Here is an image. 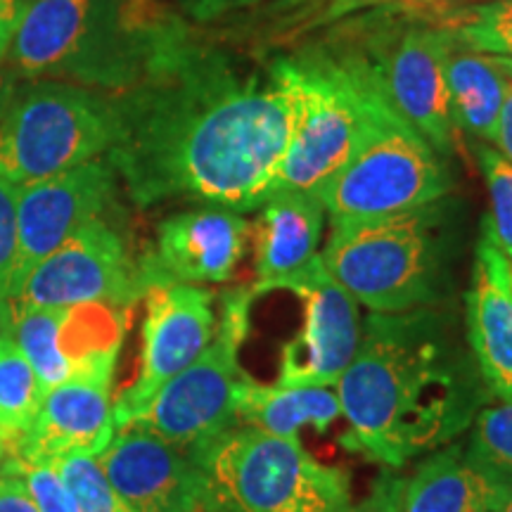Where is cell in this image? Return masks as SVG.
I'll list each match as a JSON object with an SVG mask.
<instances>
[{
	"label": "cell",
	"mask_w": 512,
	"mask_h": 512,
	"mask_svg": "<svg viewBox=\"0 0 512 512\" xmlns=\"http://www.w3.org/2000/svg\"><path fill=\"white\" fill-rule=\"evenodd\" d=\"M114 105L105 157L138 207L195 200L245 214L273 195L299 91L285 55H238L192 27Z\"/></svg>",
	"instance_id": "6da1fadb"
},
{
	"label": "cell",
	"mask_w": 512,
	"mask_h": 512,
	"mask_svg": "<svg viewBox=\"0 0 512 512\" xmlns=\"http://www.w3.org/2000/svg\"><path fill=\"white\" fill-rule=\"evenodd\" d=\"M335 392L347 446L401 467L470 430L489 389L451 318L430 306L370 313Z\"/></svg>",
	"instance_id": "7a4b0ae2"
},
{
	"label": "cell",
	"mask_w": 512,
	"mask_h": 512,
	"mask_svg": "<svg viewBox=\"0 0 512 512\" xmlns=\"http://www.w3.org/2000/svg\"><path fill=\"white\" fill-rule=\"evenodd\" d=\"M190 31L162 0H29L5 64L22 81L121 95Z\"/></svg>",
	"instance_id": "3957f363"
},
{
	"label": "cell",
	"mask_w": 512,
	"mask_h": 512,
	"mask_svg": "<svg viewBox=\"0 0 512 512\" xmlns=\"http://www.w3.org/2000/svg\"><path fill=\"white\" fill-rule=\"evenodd\" d=\"M320 261L370 313L437 306L446 294L444 200L406 214L332 223Z\"/></svg>",
	"instance_id": "277c9868"
},
{
	"label": "cell",
	"mask_w": 512,
	"mask_h": 512,
	"mask_svg": "<svg viewBox=\"0 0 512 512\" xmlns=\"http://www.w3.org/2000/svg\"><path fill=\"white\" fill-rule=\"evenodd\" d=\"M188 453L202 472V512H354L349 477L297 437L233 425Z\"/></svg>",
	"instance_id": "5b68a950"
},
{
	"label": "cell",
	"mask_w": 512,
	"mask_h": 512,
	"mask_svg": "<svg viewBox=\"0 0 512 512\" xmlns=\"http://www.w3.org/2000/svg\"><path fill=\"white\" fill-rule=\"evenodd\" d=\"M117 138L114 95L74 83L22 81L0 119V176L29 185L105 157Z\"/></svg>",
	"instance_id": "8992f818"
},
{
	"label": "cell",
	"mask_w": 512,
	"mask_h": 512,
	"mask_svg": "<svg viewBox=\"0 0 512 512\" xmlns=\"http://www.w3.org/2000/svg\"><path fill=\"white\" fill-rule=\"evenodd\" d=\"M453 178L444 157L389 110H377L342 169L316 197L332 223L406 214L446 200Z\"/></svg>",
	"instance_id": "52a82bcc"
},
{
	"label": "cell",
	"mask_w": 512,
	"mask_h": 512,
	"mask_svg": "<svg viewBox=\"0 0 512 512\" xmlns=\"http://www.w3.org/2000/svg\"><path fill=\"white\" fill-rule=\"evenodd\" d=\"M254 292H226L216 332L200 358L166 382L131 425L152 432L183 451L214 439L235 425V389L242 380L240 351L252 325Z\"/></svg>",
	"instance_id": "ba28073f"
},
{
	"label": "cell",
	"mask_w": 512,
	"mask_h": 512,
	"mask_svg": "<svg viewBox=\"0 0 512 512\" xmlns=\"http://www.w3.org/2000/svg\"><path fill=\"white\" fill-rule=\"evenodd\" d=\"M297 76L299 110L290 150L275 178V192H311L342 169L354 155L363 133L382 102L358 93L320 64L299 60L287 53ZM271 195V197H273Z\"/></svg>",
	"instance_id": "9c48e42d"
},
{
	"label": "cell",
	"mask_w": 512,
	"mask_h": 512,
	"mask_svg": "<svg viewBox=\"0 0 512 512\" xmlns=\"http://www.w3.org/2000/svg\"><path fill=\"white\" fill-rule=\"evenodd\" d=\"M150 290L145 261L136 264L110 223L95 219L64 240L31 271L8 304V318L27 309L107 304L126 309Z\"/></svg>",
	"instance_id": "30bf717a"
},
{
	"label": "cell",
	"mask_w": 512,
	"mask_h": 512,
	"mask_svg": "<svg viewBox=\"0 0 512 512\" xmlns=\"http://www.w3.org/2000/svg\"><path fill=\"white\" fill-rule=\"evenodd\" d=\"M275 290L302 299V330L280 351L278 387H335L361 342L358 302L328 273L320 254Z\"/></svg>",
	"instance_id": "8fae6325"
},
{
	"label": "cell",
	"mask_w": 512,
	"mask_h": 512,
	"mask_svg": "<svg viewBox=\"0 0 512 512\" xmlns=\"http://www.w3.org/2000/svg\"><path fill=\"white\" fill-rule=\"evenodd\" d=\"M216 332L214 292L190 283H157L145 292L138 375L114 401L117 430L131 425L166 382L209 347Z\"/></svg>",
	"instance_id": "7c38bea8"
},
{
	"label": "cell",
	"mask_w": 512,
	"mask_h": 512,
	"mask_svg": "<svg viewBox=\"0 0 512 512\" xmlns=\"http://www.w3.org/2000/svg\"><path fill=\"white\" fill-rule=\"evenodd\" d=\"M126 313L107 304L27 309L8 318V332L34 366L43 392L83 375H114Z\"/></svg>",
	"instance_id": "4fadbf2b"
},
{
	"label": "cell",
	"mask_w": 512,
	"mask_h": 512,
	"mask_svg": "<svg viewBox=\"0 0 512 512\" xmlns=\"http://www.w3.org/2000/svg\"><path fill=\"white\" fill-rule=\"evenodd\" d=\"M119 176L107 157L17 188V256L10 299L24 278L86 223L102 219ZM10 304V302H8Z\"/></svg>",
	"instance_id": "5bb4252c"
},
{
	"label": "cell",
	"mask_w": 512,
	"mask_h": 512,
	"mask_svg": "<svg viewBox=\"0 0 512 512\" xmlns=\"http://www.w3.org/2000/svg\"><path fill=\"white\" fill-rule=\"evenodd\" d=\"M98 463L133 512H202V472L188 451L140 427H121Z\"/></svg>",
	"instance_id": "9a60e30c"
},
{
	"label": "cell",
	"mask_w": 512,
	"mask_h": 512,
	"mask_svg": "<svg viewBox=\"0 0 512 512\" xmlns=\"http://www.w3.org/2000/svg\"><path fill=\"white\" fill-rule=\"evenodd\" d=\"M249 223L228 209L181 211L159 223L157 249L145 261L157 283H226L245 256Z\"/></svg>",
	"instance_id": "2e32d148"
},
{
	"label": "cell",
	"mask_w": 512,
	"mask_h": 512,
	"mask_svg": "<svg viewBox=\"0 0 512 512\" xmlns=\"http://www.w3.org/2000/svg\"><path fill=\"white\" fill-rule=\"evenodd\" d=\"M112 377L83 375L48 389L27 437L8 458L53 463L72 456H100L117 434Z\"/></svg>",
	"instance_id": "e0dca14e"
},
{
	"label": "cell",
	"mask_w": 512,
	"mask_h": 512,
	"mask_svg": "<svg viewBox=\"0 0 512 512\" xmlns=\"http://www.w3.org/2000/svg\"><path fill=\"white\" fill-rule=\"evenodd\" d=\"M467 347L489 394L512 399V264L482 221L470 290L465 294Z\"/></svg>",
	"instance_id": "ac0fdd59"
},
{
	"label": "cell",
	"mask_w": 512,
	"mask_h": 512,
	"mask_svg": "<svg viewBox=\"0 0 512 512\" xmlns=\"http://www.w3.org/2000/svg\"><path fill=\"white\" fill-rule=\"evenodd\" d=\"M380 512H501L510 491L491 482L460 444L432 451L403 482L384 486Z\"/></svg>",
	"instance_id": "d6986e66"
},
{
	"label": "cell",
	"mask_w": 512,
	"mask_h": 512,
	"mask_svg": "<svg viewBox=\"0 0 512 512\" xmlns=\"http://www.w3.org/2000/svg\"><path fill=\"white\" fill-rule=\"evenodd\" d=\"M325 216L311 192H275L261 204L254 223V297L273 292L280 280L316 259Z\"/></svg>",
	"instance_id": "ffe728a7"
},
{
	"label": "cell",
	"mask_w": 512,
	"mask_h": 512,
	"mask_svg": "<svg viewBox=\"0 0 512 512\" xmlns=\"http://www.w3.org/2000/svg\"><path fill=\"white\" fill-rule=\"evenodd\" d=\"M382 8H422L418 0H264L240 24L238 41L256 48L264 57L268 50L297 46L311 36L323 34L344 19Z\"/></svg>",
	"instance_id": "44dd1931"
},
{
	"label": "cell",
	"mask_w": 512,
	"mask_h": 512,
	"mask_svg": "<svg viewBox=\"0 0 512 512\" xmlns=\"http://www.w3.org/2000/svg\"><path fill=\"white\" fill-rule=\"evenodd\" d=\"M337 418L342 406L335 387H278L242 375L235 389V425L275 437H297L306 425L325 432Z\"/></svg>",
	"instance_id": "7402d4cb"
},
{
	"label": "cell",
	"mask_w": 512,
	"mask_h": 512,
	"mask_svg": "<svg viewBox=\"0 0 512 512\" xmlns=\"http://www.w3.org/2000/svg\"><path fill=\"white\" fill-rule=\"evenodd\" d=\"M508 72L496 57L453 41L446 55V86L453 126L479 143L494 145Z\"/></svg>",
	"instance_id": "603a6c76"
},
{
	"label": "cell",
	"mask_w": 512,
	"mask_h": 512,
	"mask_svg": "<svg viewBox=\"0 0 512 512\" xmlns=\"http://www.w3.org/2000/svg\"><path fill=\"white\" fill-rule=\"evenodd\" d=\"M43 387L8 330L0 332V434L5 458L17 451L43 401Z\"/></svg>",
	"instance_id": "cb8c5ba5"
},
{
	"label": "cell",
	"mask_w": 512,
	"mask_h": 512,
	"mask_svg": "<svg viewBox=\"0 0 512 512\" xmlns=\"http://www.w3.org/2000/svg\"><path fill=\"white\" fill-rule=\"evenodd\" d=\"M434 19L458 46L512 60V0H472L467 5H451L437 10Z\"/></svg>",
	"instance_id": "d4e9b609"
},
{
	"label": "cell",
	"mask_w": 512,
	"mask_h": 512,
	"mask_svg": "<svg viewBox=\"0 0 512 512\" xmlns=\"http://www.w3.org/2000/svg\"><path fill=\"white\" fill-rule=\"evenodd\" d=\"M470 427L467 460L512 494V399L482 408Z\"/></svg>",
	"instance_id": "484cf974"
},
{
	"label": "cell",
	"mask_w": 512,
	"mask_h": 512,
	"mask_svg": "<svg viewBox=\"0 0 512 512\" xmlns=\"http://www.w3.org/2000/svg\"><path fill=\"white\" fill-rule=\"evenodd\" d=\"M472 150H475L477 164L484 174L486 188H489L491 214L484 219L489 223L498 247L512 264V162L489 143L475 140Z\"/></svg>",
	"instance_id": "4316f807"
},
{
	"label": "cell",
	"mask_w": 512,
	"mask_h": 512,
	"mask_svg": "<svg viewBox=\"0 0 512 512\" xmlns=\"http://www.w3.org/2000/svg\"><path fill=\"white\" fill-rule=\"evenodd\" d=\"M72 491L79 512H133L124 503L95 456H72L53 460Z\"/></svg>",
	"instance_id": "83f0119b"
},
{
	"label": "cell",
	"mask_w": 512,
	"mask_h": 512,
	"mask_svg": "<svg viewBox=\"0 0 512 512\" xmlns=\"http://www.w3.org/2000/svg\"><path fill=\"white\" fill-rule=\"evenodd\" d=\"M3 475L19 479L38 512H79L67 482L55 463L5 458Z\"/></svg>",
	"instance_id": "f1b7e54d"
},
{
	"label": "cell",
	"mask_w": 512,
	"mask_h": 512,
	"mask_svg": "<svg viewBox=\"0 0 512 512\" xmlns=\"http://www.w3.org/2000/svg\"><path fill=\"white\" fill-rule=\"evenodd\" d=\"M17 256V185L0 176V320L8 330L12 268Z\"/></svg>",
	"instance_id": "f546056e"
},
{
	"label": "cell",
	"mask_w": 512,
	"mask_h": 512,
	"mask_svg": "<svg viewBox=\"0 0 512 512\" xmlns=\"http://www.w3.org/2000/svg\"><path fill=\"white\" fill-rule=\"evenodd\" d=\"M169 3H174L178 15L188 19V22L211 24L223 17L252 10L264 0H169Z\"/></svg>",
	"instance_id": "4dcf8cb0"
},
{
	"label": "cell",
	"mask_w": 512,
	"mask_h": 512,
	"mask_svg": "<svg viewBox=\"0 0 512 512\" xmlns=\"http://www.w3.org/2000/svg\"><path fill=\"white\" fill-rule=\"evenodd\" d=\"M27 8L29 0H0V60L8 55Z\"/></svg>",
	"instance_id": "1f68e13d"
},
{
	"label": "cell",
	"mask_w": 512,
	"mask_h": 512,
	"mask_svg": "<svg viewBox=\"0 0 512 512\" xmlns=\"http://www.w3.org/2000/svg\"><path fill=\"white\" fill-rule=\"evenodd\" d=\"M0 512H38L19 479L0 472Z\"/></svg>",
	"instance_id": "d6a6232c"
},
{
	"label": "cell",
	"mask_w": 512,
	"mask_h": 512,
	"mask_svg": "<svg viewBox=\"0 0 512 512\" xmlns=\"http://www.w3.org/2000/svg\"><path fill=\"white\" fill-rule=\"evenodd\" d=\"M505 72H508V69H505ZM494 147L503 157H508L512 162V74L510 72H508V81H505V98L501 105V114H498Z\"/></svg>",
	"instance_id": "836d02e7"
},
{
	"label": "cell",
	"mask_w": 512,
	"mask_h": 512,
	"mask_svg": "<svg viewBox=\"0 0 512 512\" xmlns=\"http://www.w3.org/2000/svg\"><path fill=\"white\" fill-rule=\"evenodd\" d=\"M19 86V76L12 72V69L5 64V60H0V119L3 114L8 112L12 98H15V91Z\"/></svg>",
	"instance_id": "e575fe53"
},
{
	"label": "cell",
	"mask_w": 512,
	"mask_h": 512,
	"mask_svg": "<svg viewBox=\"0 0 512 512\" xmlns=\"http://www.w3.org/2000/svg\"><path fill=\"white\" fill-rule=\"evenodd\" d=\"M418 3L422 5V8H451V5H456L458 0H418Z\"/></svg>",
	"instance_id": "d590c367"
},
{
	"label": "cell",
	"mask_w": 512,
	"mask_h": 512,
	"mask_svg": "<svg viewBox=\"0 0 512 512\" xmlns=\"http://www.w3.org/2000/svg\"><path fill=\"white\" fill-rule=\"evenodd\" d=\"M5 460V441H3V434H0V465H3Z\"/></svg>",
	"instance_id": "8d00e7d4"
},
{
	"label": "cell",
	"mask_w": 512,
	"mask_h": 512,
	"mask_svg": "<svg viewBox=\"0 0 512 512\" xmlns=\"http://www.w3.org/2000/svg\"><path fill=\"white\" fill-rule=\"evenodd\" d=\"M501 512H512V494H510L508 501H505V505L501 508Z\"/></svg>",
	"instance_id": "74e56055"
},
{
	"label": "cell",
	"mask_w": 512,
	"mask_h": 512,
	"mask_svg": "<svg viewBox=\"0 0 512 512\" xmlns=\"http://www.w3.org/2000/svg\"><path fill=\"white\" fill-rule=\"evenodd\" d=\"M496 60H501V57H496ZM501 64L505 69H508V72L512 74V60H501Z\"/></svg>",
	"instance_id": "f35d334b"
},
{
	"label": "cell",
	"mask_w": 512,
	"mask_h": 512,
	"mask_svg": "<svg viewBox=\"0 0 512 512\" xmlns=\"http://www.w3.org/2000/svg\"><path fill=\"white\" fill-rule=\"evenodd\" d=\"M5 330V325H3V320H0V332H3Z\"/></svg>",
	"instance_id": "ab89813d"
},
{
	"label": "cell",
	"mask_w": 512,
	"mask_h": 512,
	"mask_svg": "<svg viewBox=\"0 0 512 512\" xmlns=\"http://www.w3.org/2000/svg\"><path fill=\"white\" fill-rule=\"evenodd\" d=\"M470 3H472V0H470Z\"/></svg>",
	"instance_id": "60d3db41"
}]
</instances>
